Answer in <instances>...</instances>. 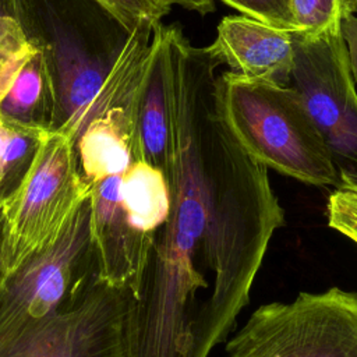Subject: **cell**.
I'll return each mask as SVG.
<instances>
[{
	"mask_svg": "<svg viewBox=\"0 0 357 357\" xmlns=\"http://www.w3.org/2000/svg\"><path fill=\"white\" fill-rule=\"evenodd\" d=\"M218 93L227 126L254 159L305 184L339 185V170L293 86L223 71Z\"/></svg>",
	"mask_w": 357,
	"mask_h": 357,
	"instance_id": "7a4b0ae2",
	"label": "cell"
},
{
	"mask_svg": "<svg viewBox=\"0 0 357 357\" xmlns=\"http://www.w3.org/2000/svg\"><path fill=\"white\" fill-rule=\"evenodd\" d=\"M75 156L89 191L105 178L123 176L135 162L131 119L123 112H107L92 119L77 139Z\"/></svg>",
	"mask_w": 357,
	"mask_h": 357,
	"instance_id": "30bf717a",
	"label": "cell"
},
{
	"mask_svg": "<svg viewBox=\"0 0 357 357\" xmlns=\"http://www.w3.org/2000/svg\"><path fill=\"white\" fill-rule=\"evenodd\" d=\"M349 10L350 14L357 15V0H349Z\"/></svg>",
	"mask_w": 357,
	"mask_h": 357,
	"instance_id": "603a6c76",
	"label": "cell"
},
{
	"mask_svg": "<svg viewBox=\"0 0 357 357\" xmlns=\"http://www.w3.org/2000/svg\"><path fill=\"white\" fill-rule=\"evenodd\" d=\"M1 247H3V202L0 201V284L3 282V271H1Z\"/></svg>",
	"mask_w": 357,
	"mask_h": 357,
	"instance_id": "7402d4cb",
	"label": "cell"
},
{
	"mask_svg": "<svg viewBox=\"0 0 357 357\" xmlns=\"http://www.w3.org/2000/svg\"><path fill=\"white\" fill-rule=\"evenodd\" d=\"M135 162L159 169L166 180L173 148V53L170 25L153 28L151 50L134 112Z\"/></svg>",
	"mask_w": 357,
	"mask_h": 357,
	"instance_id": "ba28073f",
	"label": "cell"
},
{
	"mask_svg": "<svg viewBox=\"0 0 357 357\" xmlns=\"http://www.w3.org/2000/svg\"><path fill=\"white\" fill-rule=\"evenodd\" d=\"M240 14L289 32L296 29L290 0H219Z\"/></svg>",
	"mask_w": 357,
	"mask_h": 357,
	"instance_id": "2e32d148",
	"label": "cell"
},
{
	"mask_svg": "<svg viewBox=\"0 0 357 357\" xmlns=\"http://www.w3.org/2000/svg\"><path fill=\"white\" fill-rule=\"evenodd\" d=\"M328 226L357 245V190L337 185L326 202Z\"/></svg>",
	"mask_w": 357,
	"mask_h": 357,
	"instance_id": "9a60e30c",
	"label": "cell"
},
{
	"mask_svg": "<svg viewBox=\"0 0 357 357\" xmlns=\"http://www.w3.org/2000/svg\"><path fill=\"white\" fill-rule=\"evenodd\" d=\"M296 29L303 35H319L340 26L350 15L349 0H290Z\"/></svg>",
	"mask_w": 357,
	"mask_h": 357,
	"instance_id": "5bb4252c",
	"label": "cell"
},
{
	"mask_svg": "<svg viewBox=\"0 0 357 357\" xmlns=\"http://www.w3.org/2000/svg\"><path fill=\"white\" fill-rule=\"evenodd\" d=\"M119 194L128 225L139 234L155 238L170 211L165 174L146 162H132L120 178Z\"/></svg>",
	"mask_w": 357,
	"mask_h": 357,
	"instance_id": "7c38bea8",
	"label": "cell"
},
{
	"mask_svg": "<svg viewBox=\"0 0 357 357\" xmlns=\"http://www.w3.org/2000/svg\"><path fill=\"white\" fill-rule=\"evenodd\" d=\"M339 185H344V187L357 190V174H342Z\"/></svg>",
	"mask_w": 357,
	"mask_h": 357,
	"instance_id": "44dd1931",
	"label": "cell"
},
{
	"mask_svg": "<svg viewBox=\"0 0 357 357\" xmlns=\"http://www.w3.org/2000/svg\"><path fill=\"white\" fill-rule=\"evenodd\" d=\"M342 36L347 49L351 74L357 86V15H347L340 22Z\"/></svg>",
	"mask_w": 357,
	"mask_h": 357,
	"instance_id": "ac0fdd59",
	"label": "cell"
},
{
	"mask_svg": "<svg viewBox=\"0 0 357 357\" xmlns=\"http://www.w3.org/2000/svg\"><path fill=\"white\" fill-rule=\"evenodd\" d=\"M88 197L74 145L60 132H46L29 172L1 201L3 280L50 245Z\"/></svg>",
	"mask_w": 357,
	"mask_h": 357,
	"instance_id": "277c9868",
	"label": "cell"
},
{
	"mask_svg": "<svg viewBox=\"0 0 357 357\" xmlns=\"http://www.w3.org/2000/svg\"><path fill=\"white\" fill-rule=\"evenodd\" d=\"M227 357H357V291L329 287L259 305Z\"/></svg>",
	"mask_w": 357,
	"mask_h": 357,
	"instance_id": "3957f363",
	"label": "cell"
},
{
	"mask_svg": "<svg viewBox=\"0 0 357 357\" xmlns=\"http://www.w3.org/2000/svg\"><path fill=\"white\" fill-rule=\"evenodd\" d=\"M105 6L128 31H132L141 21L160 22L170 8L155 0H98Z\"/></svg>",
	"mask_w": 357,
	"mask_h": 357,
	"instance_id": "e0dca14e",
	"label": "cell"
},
{
	"mask_svg": "<svg viewBox=\"0 0 357 357\" xmlns=\"http://www.w3.org/2000/svg\"><path fill=\"white\" fill-rule=\"evenodd\" d=\"M15 18L50 70L56 91L53 131L75 149L131 31L98 0H15Z\"/></svg>",
	"mask_w": 357,
	"mask_h": 357,
	"instance_id": "6da1fadb",
	"label": "cell"
},
{
	"mask_svg": "<svg viewBox=\"0 0 357 357\" xmlns=\"http://www.w3.org/2000/svg\"><path fill=\"white\" fill-rule=\"evenodd\" d=\"M56 91L49 66L38 49L11 77L0 102V121L53 131Z\"/></svg>",
	"mask_w": 357,
	"mask_h": 357,
	"instance_id": "8fae6325",
	"label": "cell"
},
{
	"mask_svg": "<svg viewBox=\"0 0 357 357\" xmlns=\"http://www.w3.org/2000/svg\"><path fill=\"white\" fill-rule=\"evenodd\" d=\"M290 77L339 174H357V86L340 26L319 35L291 32Z\"/></svg>",
	"mask_w": 357,
	"mask_h": 357,
	"instance_id": "8992f818",
	"label": "cell"
},
{
	"mask_svg": "<svg viewBox=\"0 0 357 357\" xmlns=\"http://www.w3.org/2000/svg\"><path fill=\"white\" fill-rule=\"evenodd\" d=\"M155 1L170 10L173 6H178L181 8L198 13L201 15L212 13L215 10V0H155Z\"/></svg>",
	"mask_w": 357,
	"mask_h": 357,
	"instance_id": "d6986e66",
	"label": "cell"
},
{
	"mask_svg": "<svg viewBox=\"0 0 357 357\" xmlns=\"http://www.w3.org/2000/svg\"><path fill=\"white\" fill-rule=\"evenodd\" d=\"M95 278L88 197L50 245L31 255L1 282L0 343L67 310Z\"/></svg>",
	"mask_w": 357,
	"mask_h": 357,
	"instance_id": "5b68a950",
	"label": "cell"
},
{
	"mask_svg": "<svg viewBox=\"0 0 357 357\" xmlns=\"http://www.w3.org/2000/svg\"><path fill=\"white\" fill-rule=\"evenodd\" d=\"M128 296L95 278L67 310L0 343V357H126Z\"/></svg>",
	"mask_w": 357,
	"mask_h": 357,
	"instance_id": "52a82bcc",
	"label": "cell"
},
{
	"mask_svg": "<svg viewBox=\"0 0 357 357\" xmlns=\"http://www.w3.org/2000/svg\"><path fill=\"white\" fill-rule=\"evenodd\" d=\"M46 131L0 121V201L10 197L29 172Z\"/></svg>",
	"mask_w": 357,
	"mask_h": 357,
	"instance_id": "4fadbf2b",
	"label": "cell"
},
{
	"mask_svg": "<svg viewBox=\"0 0 357 357\" xmlns=\"http://www.w3.org/2000/svg\"><path fill=\"white\" fill-rule=\"evenodd\" d=\"M230 71L251 79L290 85L294 47L291 32L247 15H226L209 45Z\"/></svg>",
	"mask_w": 357,
	"mask_h": 357,
	"instance_id": "9c48e42d",
	"label": "cell"
},
{
	"mask_svg": "<svg viewBox=\"0 0 357 357\" xmlns=\"http://www.w3.org/2000/svg\"><path fill=\"white\" fill-rule=\"evenodd\" d=\"M6 15L15 17V0H0V20Z\"/></svg>",
	"mask_w": 357,
	"mask_h": 357,
	"instance_id": "ffe728a7",
	"label": "cell"
}]
</instances>
